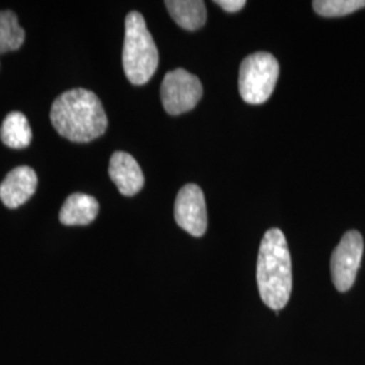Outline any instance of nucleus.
Returning a JSON list of instances; mask_svg holds the SVG:
<instances>
[{"instance_id":"1","label":"nucleus","mask_w":365,"mask_h":365,"mask_svg":"<svg viewBox=\"0 0 365 365\" xmlns=\"http://www.w3.org/2000/svg\"><path fill=\"white\" fill-rule=\"evenodd\" d=\"M51 120L60 135L78 144L101 137L108 125L101 99L83 88L61 93L53 102Z\"/></svg>"},{"instance_id":"2","label":"nucleus","mask_w":365,"mask_h":365,"mask_svg":"<svg viewBox=\"0 0 365 365\" xmlns=\"http://www.w3.org/2000/svg\"><path fill=\"white\" fill-rule=\"evenodd\" d=\"M257 286L269 309L279 312L286 307L292 289V267L287 240L279 229L268 230L261 241Z\"/></svg>"},{"instance_id":"3","label":"nucleus","mask_w":365,"mask_h":365,"mask_svg":"<svg viewBox=\"0 0 365 365\" xmlns=\"http://www.w3.org/2000/svg\"><path fill=\"white\" fill-rule=\"evenodd\" d=\"M122 63L131 84L143 86L153 78L158 66V51L149 33L144 16L131 11L125 22V42Z\"/></svg>"},{"instance_id":"4","label":"nucleus","mask_w":365,"mask_h":365,"mask_svg":"<svg viewBox=\"0 0 365 365\" xmlns=\"http://www.w3.org/2000/svg\"><path fill=\"white\" fill-rule=\"evenodd\" d=\"M279 63L271 53L248 56L240 66L238 88L241 98L250 105H261L269 99L279 78Z\"/></svg>"},{"instance_id":"5","label":"nucleus","mask_w":365,"mask_h":365,"mask_svg":"<svg viewBox=\"0 0 365 365\" xmlns=\"http://www.w3.org/2000/svg\"><path fill=\"white\" fill-rule=\"evenodd\" d=\"M203 87L195 75L185 69L170 71L161 83V101L170 115H180L195 108Z\"/></svg>"},{"instance_id":"6","label":"nucleus","mask_w":365,"mask_h":365,"mask_svg":"<svg viewBox=\"0 0 365 365\" xmlns=\"http://www.w3.org/2000/svg\"><path fill=\"white\" fill-rule=\"evenodd\" d=\"M363 250V237L356 230L345 233L337 248L334 249L330 261V269L333 283L339 292H346L353 287L360 268Z\"/></svg>"},{"instance_id":"7","label":"nucleus","mask_w":365,"mask_h":365,"mask_svg":"<svg viewBox=\"0 0 365 365\" xmlns=\"http://www.w3.org/2000/svg\"><path fill=\"white\" fill-rule=\"evenodd\" d=\"M175 220L194 237H202L207 230V209L203 191L196 184H187L179 191L175 202Z\"/></svg>"},{"instance_id":"8","label":"nucleus","mask_w":365,"mask_h":365,"mask_svg":"<svg viewBox=\"0 0 365 365\" xmlns=\"http://www.w3.org/2000/svg\"><path fill=\"white\" fill-rule=\"evenodd\" d=\"M37 184V173L30 167H16L0 184V199L6 207L18 209L34 195Z\"/></svg>"},{"instance_id":"9","label":"nucleus","mask_w":365,"mask_h":365,"mask_svg":"<svg viewBox=\"0 0 365 365\" xmlns=\"http://www.w3.org/2000/svg\"><path fill=\"white\" fill-rule=\"evenodd\" d=\"M108 175L122 195H135L144 187V173L140 164L126 152H115L111 156Z\"/></svg>"},{"instance_id":"10","label":"nucleus","mask_w":365,"mask_h":365,"mask_svg":"<svg viewBox=\"0 0 365 365\" xmlns=\"http://www.w3.org/2000/svg\"><path fill=\"white\" fill-rule=\"evenodd\" d=\"M99 203L91 195L76 192L66 199L60 211V222L66 226H86L95 221Z\"/></svg>"},{"instance_id":"11","label":"nucleus","mask_w":365,"mask_h":365,"mask_svg":"<svg viewBox=\"0 0 365 365\" xmlns=\"http://www.w3.org/2000/svg\"><path fill=\"white\" fill-rule=\"evenodd\" d=\"M167 10L179 26L194 31L206 24L207 11L202 0H167Z\"/></svg>"},{"instance_id":"12","label":"nucleus","mask_w":365,"mask_h":365,"mask_svg":"<svg viewBox=\"0 0 365 365\" xmlns=\"http://www.w3.org/2000/svg\"><path fill=\"white\" fill-rule=\"evenodd\" d=\"M1 143L13 149H24L31 144L33 133L27 118L18 111L4 118L0 129Z\"/></svg>"},{"instance_id":"13","label":"nucleus","mask_w":365,"mask_h":365,"mask_svg":"<svg viewBox=\"0 0 365 365\" xmlns=\"http://www.w3.org/2000/svg\"><path fill=\"white\" fill-rule=\"evenodd\" d=\"M25 42V30L18 24L16 15L4 10L0 11V54L18 51Z\"/></svg>"},{"instance_id":"14","label":"nucleus","mask_w":365,"mask_h":365,"mask_svg":"<svg viewBox=\"0 0 365 365\" xmlns=\"http://www.w3.org/2000/svg\"><path fill=\"white\" fill-rule=\"evenodd\" d=\"M314 11L322 16L334 18L365 9V0H315Z\"/></svg>"},{"instance_id":"15","label":"nucleus","mask_w":365,"mask_h":365,"mask_svg":"<svg viewBox=\"0 0 365 365\" xmlns=\"http://www.w3.org/2000/svg\"><path fill=\"white\" fill-rule=\"evenodd\" d=\"M215 4H218L227 13H237L245 7L247 1L245 0H218L215 1Z\"/></svg>"}]
</instances>
